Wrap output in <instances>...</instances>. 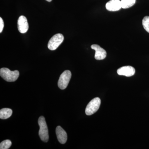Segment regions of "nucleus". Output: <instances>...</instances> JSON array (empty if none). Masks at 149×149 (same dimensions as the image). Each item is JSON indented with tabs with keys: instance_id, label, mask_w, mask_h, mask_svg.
Wrapping results in <instances>:
<instances>
[{
	"instance_id": "1",
	"label": "nucleus",
	"mask_w": 149,
	"mask_h": 149,
	"mask_svg": "<svg viewBox=\"0 0 149 149\" xmlns=\"http://www.w3.org/2000/svg\"><path fill=\"white\" fill-rule=\"evenodd\" d=\"M18 70L11 71L6 68H3L0 70V75L4 80L8 82H14L17 80L19 76Z\"/></svg>"
},
{
	"instance_id": "2",
	"label": "nucleus",
	"mask_w": 149,
	"mask_h": 149,
	"mask_svg": "<svg viewBox=\"0 0 149 149\" xmlns=\"http://www.w3.org/2000/svg\"><path fill=\"white\" fill-rule=\"evenodd\" d=\"M38 124L40 126L39 135L40 139L44 142H47L49 140V132L45 118L40 116L38 120Z\"/></svg>"
},
{
	"instance_id": "3",
	"label": "nucleus",
	"mask_w": 149,
	"mask_h": 149,
	"mask_svg": "<svg viewBox=\"0 0 149 149\" xmlns=\"http://www.w3.org/2000/svg\"><path fill=\"white\" fill-rule=\"evenodd\" d=\"M101 104L100 98L96 97L88 103L85 109V113L88 116L92 115L97 111Z\"/></svg>"
},
{
	"instance_id": "4",
	"label": "nucleus",
	"mask_w": 149,
	"mask_h": 149,
	"mask_svg": "<svg viewBox=\"0 0 149 149\" xmlns=\"http://www.w3.org/2000/svg\"><path fill=\"white\" fill-rule=\"evenodd\" d=\"M64 40V37L61 34H57L54 35L49 41L48 47L52 51L55 50L61 45Z\"/></svg>"
},
{
	"instance_id": "5",
	"label": "nucleus",
	"mask_w": 149,
	"mask_h": 149,
	"mask_svg": "<svg viewBox=\"0 0 149 149\" xmlns=\"http://www.w3.org/2000/svg\"><path fill=\"white\" fill-rule=\"evenodd\" d=\"M71 72L70 70H66L60 75L58 81V86L61 90H64L67 88L71 77Z\"/></svg>"
},
{
	"instance_id": "6",
	"label": "nucleus",
	"mask_w": 149,
	"mask_h": 149,
	"mask_svg": "<svg viewBox=\"0 0 149 149\" xmlns=\"http://www.w3.org/2000/svg\"><path fill=\"white\" fill-rule=\"evenodd\" d=\"M18 31L21 33H26L29 29V24L27 19L25 16L21 15L19 17L17 21Z\"/></svg>"
},
{
	"instance_id": "7",
	"label": "nucleus",
	"mask_w": 149,
	"mask_h": 149,
	"mask_svg": "<svg viewBox=\"0 0 149 149\" xmlns=\"http://www.w3.org/2000/svg\"><path fill=\"white\" fill-rule=\"evenodd\" d=\"M91 49L95 51V58L97 60H103L106 57L107 52L102 48L97 45H93L91 46Z\"/></svg>"
},
{
	"instance_id": "8",
	"label": "nucleus",
	"mask_w": 149,
	"mask_h": 149,
	"mask_svg": "<svg viewBox=\"0 0 149 149\" xmlns=\"http://www.w3.org/2000/svg\"><path fill=\"white\" fill-rule=\"evenodd\" d=\"M136 70L133 67L125 66L120 68L117 70V72L118 75H124L126 77H130L135 74Z\"/></svg>"
},
{
	"instance_id": "9",
	"label": "nucleus",
	"mask_w": 149,
	"mask_h": 149,
	"mask_svg": "<svg viewBox=\"0 0 149 149\" xmlns=\"http://www.w3.org/2000/svg\"><path fill=\"white\" fill-rule=\"evenodd\" d=\"M106 8L109 11H116L119 10L121 7L120 0H110L106 4Z\"/></svg>"
},
{
	"instance_id": "10",
	"label": "nucleus",
	"mask_w": 149,
	"mask_h": 149,
	"mask_svg": "<svg viewBox=\"0 0 149 149\" xmlns=\"http://www.w3.org/2000/svg\"><path fill=\"white\" fill-rule=\"evenodd\" d=\"M56 132L59 142L61 144L65 143L67 140L66 132L60 126H58L56 128Z\"/></svg>"
},
{
	"instance_id": "11",
	"label": "nucleus",
	"mask_w": 149,
	"mask_h": 149,
	"mask_svg": "<svg viewBox=\"0 0 149 149\" xmlns=\"http://www.w3.org/2000/svg\"><path fill=\"white\" fill-rule=\"evenodd\" d=\"M13 113L12 109L9 108H3L0 110V118L6 119L9 118Z\"/></svg>"
},
{
	"instance_id": "12",
	"label": "nucleus",
	"mask_w": 149,
	"mask_h": 149,
	"mask_svg": "<svg viewBox=\"0 0 149 149\" xmlns=\"http://www.w3.org/2000/svg\"><path fill=\"white\" fill-rule=\"evenodd\" d=\"M136 0H121V7L123 9H126L131 7L136 3Z\"/></svg>"
},
{
	"instance_id": "13",
	"label": "nucleus",
	"mask_w": 149,
	"mask_h": 149,
	"mask_svg": "<svg viewBox=\"0 0 149 149\" xmlns=\"http://www.w3.org/2000/svg\"><path fill=\"white\" fill-rule=\"evenodd\" d=\"M12 145L10 141L8 140H5L0 144V149H8L10 148Z\"/></svg>"
},
{
	"instance_id": "14",
	"label": "nucleus",
	"mask_w": 149,
	"mask_h": 149,
	"mask_svg": "<svg viewBox=\"0 0 149 149\" xmlns=\"http://www.w3.org/2000/svg\"><path fill=\"white\" fill-rule=\"evenodd\" d=\"M142 24L144 29L149 33V16H146L143 19Z\"/></svg>"
},
{
	"instance_id": "15",
	"label": "nucleus",
	"mask_w": 149,
	"mask_h": 149,
	"mask_svg": "<svg viewBox=\"0 0 149 149\" xmlns=\"http://www.w3.org/2000/svg\"><path fill=\"white\" fill-rule=\"evenodd\" d=\"M4 26V24L3 21L2 17H0V32L1 33L2 32Z\"/></svg>"
},
{
	"instance_id": "16",
	"label": "nucleus",
	"mask_w": 149,
	"mask_h": 149,
	"mask_svg": "<svg viewBox=\"0 0 149 149\" xmlns=\"http://www.w3.org/2000/svg\"><path fill=\"white\" fill-rule=\"evenodd\" d=\"M46 1H47L48 2H51L52 1V0H46Z\"/></svg>"
}]
</instances>
